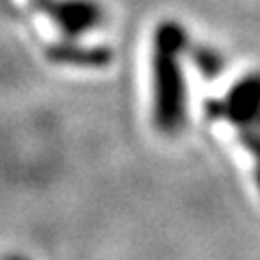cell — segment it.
Returning a JSON list of instances; mask_svg holds the SVG:
<instances>
[{
  "instance_id": "1",
  "label": "cell",
  "mask_w": 260,
  "mask_h": 260,
  "mask_svg": "<svg viewBox=\"0 0 260 260\" xmlns=\"http://www.w3.org/2000/svg\"><path fill=\"white\" fill-rule=\"evenodd\" d=\"M189 35L182 24L165 20L154 30L152 44V119L158 133L178 135L186 126V87L182 54Z\"/></svg>"
},
{
  "instance_id": "2",
  "label": "cell",
  "mask_w": 260,
  "mask_h": 260,
  "mask_svg": "<svg viewBox=\"0 0 260 260\" xmlns=\"http://www.w3.org/2000/svg\"><path fill=\"white\" fill-rule=\"evenodd\" d=\"M204 111L210 119L225 121L237 130L241 145L254 162V180L260 195V72L239 78L225 95L206 100Z\"/></svg>"
},
{
  "instance_id": "3",
  "label": "cell",
  "mask_w": 260,
  "mask_h": 260,
  "mask_svg": "<svg viewBox=\"0 0 260 260\" xmlns=\"http://www.w3.org/2000/svg\"><path fill=\"white\" fill-rule=\"evenodd\" d=\"M39 11L50 15V20L65 35L76 37L102 24V7L95 0H32Z\"/></svg>"
},
{
  "instance_id": "4",
  "label": "cell",
  "mask_w": 260,
  "mask_h": 260,
  "mask_svg": "<svg viewBox=\"0 0 260 260\" xmlns=\"http://www.w3.org/2000/svg\"><path fill=\"white\" fill-rule=\"evenodd\" d=\"M186 52H189L193 65L198 68V72L204 78H217L223 72V56L219 54L215 48L202 46V44H186Z\"/></svg>"
},
{
  "instance_id": "5",
  "label": "cell",
  "mask_w": 260,
  "mask_h": 260,
  "mask_svg": "<svg viewBox=\"0 0 260 260\" xmlns=\"http://www.w3.org/2000/svg\"><path fill=\"white\" fill-rule=\"evenodd\" d=\"M56 61L65 63H80V65H102L111 61V52L95 48V50H80V48H56L50 54Z\"/></svg>"
},
{
  "instance_id": "6",
  "label": "cell",
  "mask_w": 260,
  "mask_h": 260,
  "mask_svg": "<svg viewBox=\"0 0 260 260\" xmlns=\"http://www.w3.org/2000/svg\"><path fill=\"white\" fill-rule=\"evenodd\" d=\"M3 260H26V258H22V256H5Z\"/></svg>"
}]
</instances>
